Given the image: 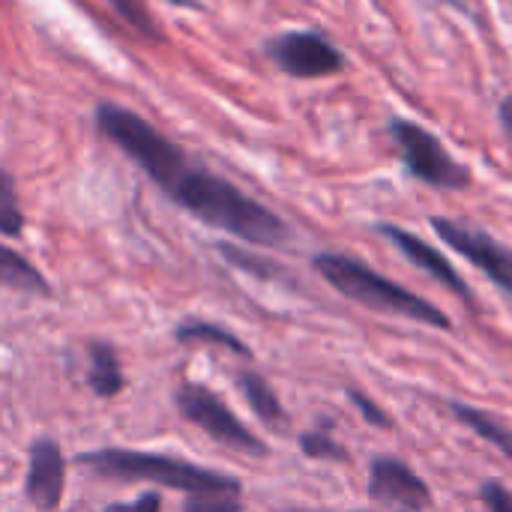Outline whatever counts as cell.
I'll list each match as a JSON object with an SVG mask.
<instances>
[{
    "label": "cell",
    "mask_w": 512,
    "mask_h": 512,
    "mask_svg": "<svg viewBox=\"0 0 512 512\" xmlns=\"http://www.w3.org/2000/svg\"><path fill=\"white\" fill-rule=\"evenodd\" d=\"M96 120L102 126V132L126 153L138 162V168H144V174L159 183L162 189H168L183 171H186V156L165 138L159 135L150 123H144L138 114L117 108V105H102L96 111Z\"/></svg>",
    "instance_id": "277c9868"
},
{
    "label": "cell",
    "mask_w": 512,
    "mask_h": 512,
    "mask_svg": "<svg viewBox=\"0 0 512 512\" xmlns=\"http://www.w3.org/2000/svg\"><path fill=\"white\" fill-rule=\"evenodd\" d=\"M105 512H162V498L156 492H150V495H141L132 504H111Z\"/></svg>",
    "instance_id": "603a6c76"
},
{
    "label": "cell",
    "mask_w": 512,
    "mask_h": 512,
    "mask_svg": "<svg viewBox=\"0 0 512 512\" xmlns=\"http://www.w3.org/2000/svg\"><path fill=\"white\" fill-rule=\"evenodd\" d=\"M351 396V402L363 411V417H366V423H372V426H378V429H390L393 426V420L387 417V411L384 408H378L366 393H360V390H351L348 393Z\"/></svg>",
    "instance_id": "7402d4cb"
},
{
    "label": "cell",
    "mask_w": 512,
    "mask_h": 512,
    "mask_svg": "<svg viewBox=\"0 0 512 512\" xmlns=\"http://www.w3.org/2000/svg\"><path fill=\"white\" fill-rule=\"evenodd\" d=\"M480 498H483L489 512H512V495L498 480H486L483 489H480Z\"/></svg>",
    "instance_id": "44dd1931"
},
{
    "label": "cell",
    "mask_w": 512,
    "mask_h": 512,
    "mask_svg": "<svg viewBox=\"0 0 512 512\" xmlns=\"http://www.w3.org/2000/svg\"><path fill=\"white\" fill-rule=\"evenodd\" d=\"M501 120H504V126H507V132L512 135V93L501 102Z\"/></svg>",
    "instance_id": "cb8c5ba5"
},
{
    "label": "cell",
    "mask_w": 512,
    "mask_h": 512,
    "mask_svg": "<svg viewBox=\"0 0 512 512\" xmlns=\"http://www.w3.org/2000/svg\"><path fill=\"white\" fill-rule=\"evenodd\" d=\"M0 285L21 291V294H36V297H48L51 285L42 279V273L15 249H6L0 243Z\"/></svg>",
    "instance_id": "5bb4252c"
},
{
    "label": "cell",
    "mask_w": 512,
    "mask_h": 512,
    "mask_svg": "<svg viewBox=\"0 0 512 512\" xmlns=\"http://www.w3.org/2000/svg\"><path fill=\"white\" fill-rule=\"evenodd\" d=\"M435 234L456 249L462 258H468L483 276H489L507 297H512V249L501 240L489 237L486 231H477L471 225L453 222V219H432Z\"/></svg>",
    "instance_id": "52a82bcc"
},
{
    "label": "cell",
    "mask_w": 512,
    "mask_h": 512,
    "mask_svg": "<svg viewBox=\"0 0 512 512\" xmlns=\"http://www.w3.org/2000/svg\"><path fill=\"white\" fill-rule=\"evenodd\" d=\"M378 231H381V234H384V237L411 261V264H417L420 270H426L438 285H444L447 291H453L459 300H468V303L474 300V297H471V285L462 279V273H459L435 246H429L426 240H420L417 234H411V231H405V228H399V225H381Z\"/></svg>",
    "instance_id": "8fae6325"
},
{
    "label": "cell",
    "mask_w": 512,
    "mask_h": 512,
    "mask_svg": "<svg viewBox=\"0 0 512 512\" xmlns=\"http://www.w3.org/2000/svg\"><path fill=\"white\" fill-rule=\"evenodd\" d=\"M78 462L84 468H90L93 474L108 477V480H126V483L144 480V483H156V486L183 492L189 498H195V495H231V498H240V489H243L234 477L198 468V465L174 459V456H159V453H138V450L108 447V450L84 453Z\"/></svg>",
    "instance_id": "7a4b0ae2"
},
{
    "label": "cell",
    "mask_w": 512,
    "mask_h": 512,
    "mask_svg": "<svg viewBox=\"0 0 512 512\" xmlns=\"http://www.w3.org/2000/svg\"><path fill=\"white\" fill-rule=\"evenodd\" d=\"M174 402H177V411L192 426H198L204 435H210L213 441H219V444H225V447H231L237 453H246V456H258V459L267 456V444L258 441L234 417V411L216 393H210L207 387H201V384H183L177 390Z\"/></svg>",
    "instance_id": "8992f818"
},
{
    "label": "cell",
    "mask_w": 512,
    "mask_h": 512,
    "mask_svg": "<svg viewBox=\"0 0 512 512\" xmlns=\"http://www.w3.org/2000/svg\"><path fill=\"white\" fill-rule=\"evenodd\" d=\"M300 450L309 459H339V462L348 459V453L330 435H324V432H306V435H300Z\"/></svg>",
    "instance_id": "ac0fdd59"
},
{
    "label": "cell",
    "mask_w": 512,
    "mask_h": 512,
    "mask_svg": "<svg viewBox=\"0 0 512 512\" xmlns=\"http://www.w3.org/2000/svg\"><path fill=\"white\" fill-rule=\"evenodd\" d=\"M183 210H189L195 219L228 231L246 243L255 246H279L288 237L285 222L267 210L264 204H258L255 198L243 195L237 186H231L228 180L201 171V168H189L165 189Z\"/></svg>",
    "instance_id": "6da1fadb"
},
{
    "label": "cell",
    "mask_w": 512,
    "mask_h": 512,
    "mask_svg": "<svg viewBox=\"0 0 512 512\" xmlns=\"http://www.w3.org/2000/svg\"><path fill=\"white\" fill-rule=\"evenodd\" d=\"M129 24H135L138 30H144V33H150V36H159L156 33V27H153V18H150V12L141 6V0H108Z\"/></svg>",
    "instance_id": "ffe728a7"
},
{
    "label": "cell",
    "mask_w": 512,
    "mask_h": 512,
    "mask_svg": "<svg viewBox=\"0 0 512 512\" xmlns=\"http://www.w3.org/2000/svg\"><path fill=\"white\" fill-rule=\"evenodd\" d=\"M390 135L408 165V171L435 186V189H465L471 183V171L420 123L396 117L390 123Z\"/></svg>",
    "instance_id": "5b68a950"
},
{
    "label": "cell",
    "mask_w": 512,
    "mask_h": 512,
    "mask_svg": "<svg viewBox=\"0 0 512 512\" xmlns=\"http://www.w3.org/2000/svg\"><path fill=\"white\" fill-rule=\"evenodd\" d=\"M270 57L297 78H324L345 66L342 51L318 33H285L270 42Z\"/></svg>",
    "instance_id": "9c48e42d"
},
{
    "label": "cell",
    "mask_w": 512,
    "mask_h": 512,
    "mask_svg": "<svg viewBox=\"0 0 512 512\" xmlns=\"http://www.w3.org/2000/svg\"><path fill=\"white\" fill-rule=\"evenodd\" d=\"M174 3H183V0H174Z\"/></svg>",
    "instance_id": "d4e9b609"
},
{
    "label": "cell",
    "mask_w": 512,
    "mask_h": 512,
    "mask_svg": "<svg viewBox=\"0 0 512 512\" xmlns=\"http://www.w3.org/2000/svg\"><path fill=\"white\" fill-rule=\"evenodd\" d=\"M369 498L393 512H426L432 507V492L420 474L405 462L381 456L369 468Z\"/></svg>",
    "instance_id": "ba28073f"
},
{
    "label": "cell",
    "mask_w": 512,
    "mask_h": 512,
    "mask_svg": "<svg viewBox=\"0 0 512 512\" xmlns=\"http://www.w3.org/2000/svg\"><path fill=\"white\" fill-rule=\"evenodd\" d=\"M315 270L324 276V282H330L339 294H345L348 300L372 309V312H384V315H402L411 321H420L426 327H438V330H450V318L429 300L417 297L414 291L384 279L381 273H375L372 267H366L357 258L348 255H318L315 258Z\"/></svg>",
    "instance_id": "3957f363"
},
{
    "label": "cell",
    "mask_w": 512,
    "mask_h": 512,
    "mask_svg": "<svg viewBox=\"0 0 512 512\" xmlns=\"http://www.w3.org/2000/svg\"><path fill=\"white\" fill-rule=\"evenodd\" d=\"M24 231V213L18 207L15 186L6 174H0V234L18 237Z\"/></svg>",
    "instance_id": "e0dca14e"
},
{
    "label": "cell",
    "mask_w": 512,
    "mask_h": 512,
    "mask_svg": "<svg viewBox=\"0 0 512 512\" xmlns=\"http://www.w3.org/2000/svg\"><path fill=\"white\" fill-rule=\"evenodd\" d=\"M63 483H66V462L60 447L51 438L33 441L27 456V480H24L27 501L39 512H54L63 501Z\"/></svg>",
    "instance_id": "30bf717a"
},
{
    "label": "cell",
    "mask_w": 512,
    "mask_h": 512,
    "mask_svg": "<svg viewBox=\"0 0 512 512\" xmlns=\"http://www.w3.org/2000/svg\"><path fill=\"white\" fill-rule=\"evenodd\" d=\"M174 339L180 345H222L240 357H252V351L246 348L243 339H237L231 330L213 324V321H183L177 330H174Z\"/></svg>",
    "instance_id": "9a60e30c"
},
{
    "label": "cell",
    "mask_w": 512,
    "mask_h": 512,
    "mask_svg": "<svg viewBox=\"0 0 512 512\" xmlns=\"http://www.w3.org/2000/svg\"><path fill=\"white\" fill-rule=\"evenodd\" d=\"M453 414L459 417V423H465L468 429H474L483 441H489L492 447H498L512 462V432L501 420H495L492 414H486L480 408L462 405V402H453Z\"/></svg>",
    "instance_id": "2e32d148"
},
{
    "label": "cell",
    "mask_w": 512,
    "mask_h": 512,
    "mask_svg": "<svg viewBox=\"0 0 512 512\" xmlns=\"http://www.w3.org/2000/svg\"><path fill=\"white\" fill-rule=\"evenodd\" d=\"M90 390L99 399H114L123 387L126 378L120 372V357L108 342H93L90 345V375H87Z\"/></svg>",
    "instance_id": "7c38bea8"
},
{
    "label": "cell",
    "mask_w": 512,
    "mask_h": 512,
    "mask_svg": "<svg viewBox=\"0 0 512 512\" xmlns=\"http://www.w3.org/2000/svg\"><path fill=\"white\" fill-rule=\"evenodd\" d=\"M183 512H243V504L231 495H195L186 501Z\"/></svg>",
    "instance_id": "d6986e66"
},
{
    "label": "cell",
    "mask_w": 512,
    "mask_h": 512,
    "mask_svg": "<svg viewBox=\"0 0 512 512\" xmlns=\"http://www.w3.org/2000/svg\"><path fill=\"white\" fill-rule=\"evenodd\" d=\"M237 384H240V393H243L246 405L255 411V417H258L264 426H270V429H285V408H282L279 396L273 393V387H270L261 375L243 372V375L237 378Z\"/></svg>",
    "instance_id": "4fadbf2b"
}]
</instances>
